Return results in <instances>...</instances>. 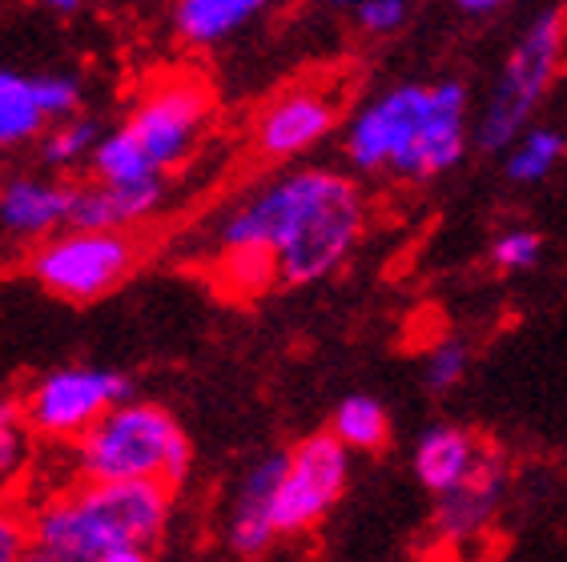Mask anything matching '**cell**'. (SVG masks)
Here are the masks:
<instances>
[{
  "mask_svg": "<svg viewBox=\"0 0 567 562\" xmlns=\"http://www.w3.org/2000/svg\"><path fill=\"white\" fill-rule=\"evenodd\" d=\"M89 174L101 185H137V181H153V177H165L153 169L150 157L142 153V145L125 133V125H117V129H110L101 137L97 153L89 162Z\"/></svg>",
  "mask_w": 567,
  "mask_h": 562,
  "instance_id": "cell-19",
  "label": "cell"
},
{
  "mask_svg": "<svg viewBox=\"0 0 567 562\" xmlns=\"http://www.w3.org/2000/svg\"><path fill=\"white\" fill-rule=\"evenodd\" d=\"M218 281L234 298H258L278 285V261L262 249H226L218 253Z\"/></svg>",
  "mask_w": 567,
  "mask_h": 562,
  "instance_id": "cell-21",
  "label": "cell"
},
{
  "mask_svg": "<svg viewBox=\"0 0 567 562\" xmlns=\"http://www.w3.org/2000/svg\"><path fill=\"white\" fill-rule=\"evenodd\" d=\"M101 137H105V129H101L97 121L89 117V113H76V117L49 125V133H44L41 145H37V153H41V162L49 165L53 174H69V169H81V165L93 162Z\"/></svg>",
  "mask_w": 567,
  "mask_h": 562,
  "instance_id": "cell-17",
  "label": "cell"
},
{
  "mask_svg": "<svg viewBox=\"0 0 567 562\" xmlns=\"http://www.w3.org/2000/svg\"><path fill=\"white\" fill-rule=\"evenodd\" d=\"M330 434L339 438L347 450H382L386 438H391V418L382 410V402L367 398V394H350L334 410V422H330Z\"/></svg>",
  "mask_w": 567,
  "mask_h": 562,
  "instance_id": "cell-20",
  "label": "cell"
},
{
  "mask_svg": "<svg viewBox=\"0 0 567 562\" xmlns=\"http://www.w3.org/2000/svg\"><path fill=\"white\" fill-rule=\"evenodd\" d=\"M49 125L53 121H49L41 93H37V73L0 65V153L41 145Z\"/></svg>",
  "mask_w": 567,
  "mask_h": 562,
  "instance_id": "cell-15",
  "label": "cell"
},
{
  "mask_svg": "<svg viewBox=\"0 0 567 562\" xmlns=\"http://www.w3.org/2000/svg\"><path fill=\"white\" fill-rule=\"evenodd\" d=\"M76 181L44 174H12L0 181V229L9 238L49 241L73 221Z\"/></svg>",
  "mask_w": 567,
  "mask_h": 562,
  "instance_id": "cell-10",
  "label": "cell"
},
{
  "mask_svg": "<svg viewBox=\"0 0 567 562\" xmlns=\"http://www.w3.org/2000/svg\"><path fill=\"white\" fill-rule=\"evenodd\" d=\"M165 201V177L137 185H101V181H76L73 197V221L69 229H89V233H130V226L157 214Z\"/></svg>",
  "mask_w": 567,
  "mask_h": 562,
  "instance_id": "cell-12",
  "label": "cell"
},
{
  "mask_svg": "<svg viewBox=\"0 0 567 562\" xmlns=\"http://www.w3.org/2000/svg\"><path fill=\"white\" fill-rule=\"evenodd\" d=\"M406 4L403 0H362L354 9V21L367 29V33H394L406 24Z\"/></svg>",
  "mask_w": 567,
  "mask_h": 562,
  "instance_id": "cell-28",
  "label": "cell"
},
{
  "mask_svg": "<svg viewBox=\"0 0 567 562\" xmlns=\"http://www.w3.org/2000/svg\"><path fill=\"white\" fill-rule=\"evenodd\" d=\"M483 458V443L475 434L458 430V426H435V430L423 434V443L415 450V475L431 495H455L480 475Z\"/></svg>",
  "mask_w": 567,
  "mask_h": 562,
  "instance_id": "cell-14",
  "label": "cell"
},
{
  "mask_svg": "<svg viewBox=\"0 0 567 562\" xmlns=\"http://www.w3.org/2000/svg\"><path fill=\"white\" fill-rule=\"evenodd\" d=\"M262 12V0H182L174 9V33L186 44H218Z\"/></svg>",
  "mask_w": 567,
  "mask_h": 562,
  "instance_id": "cell-16",
  "label": "cell"
},
{
  "mask_svg": "<svg viewBox=\"0 0 567 562\" xmlns=\"http://www.w3.org/2000/svg\"><path fill=\"white\" fill-rule=\"evenodd\" d=\"M463 108H467V89L458 81H443L431 89V121L423 125L411 145L394 157L399 177H435L463 157Z\"/></svg>",
  "mask_w": 567,
  "mask_h": 562,
  "instance_id": "cell-11",
  "label": "cell"
},
{
  "mask_svg": "<svg viewBox=\"0 0 567 562\" xmlns=\"http://www.w3.org/2000/svg\"><path fill=\"white\" fill-rule=\"evenodd\" d=\"M189 438L157 402L130 398L113 406L76 443L81 482H157L174 490L189 475Z\"/></svg>",
  "mask_w": 567,
  "mask_h": 562,
  "instance_id": "cell-2",
  "label": "cell"
},
{
  "mask_svg": "<svg viewBox=\"0 0 567 562\" xmlns=\"http://www.w3.org/2000/svg\"><path fill=\"white\" fill-rule=\"evenodd\" d=\"M539 249H544L539 233H532V229H512V233H503V238L495 241L492 258L503 270H532L535 261H539Z\"/></svg>",
  "mask_w": 567,
  "mask_h": 562,
  "instance_id": "cell-26",
  "label": "cell"
},
{
  "mask_svg": "<svg viewBox=\"0 0 567 562\" xmlns=\"http://www.w3.org/2000/svg\"><path fill=\"white\" fill-rule=\"evenodd\" d=\"M495 470H499V462L487 455L480 466V475L471 478L467 487L443 498L439 527L447 530V534H463V530H475L487 522V514L495 510V498H499V478H495Z\"/></svg>",
  "mask_w": 567,
  "mask_h": 562,
  "instance_id": "cell-18",
  "label": "cell"
},
{
  "mask_svg": "<svg viewBox=\"0 0 567 562\" xmlns=\"http://www.w3.org/2000/svg\"><path fill=\"white\" fill-rule=\"evenodd\" d=\"M130 402V378L110 366H56L24 389L29 430L49 443H81L113 406Z\"/></svg>",
  "mask_w": 567,
  "mask_h": 562,
  "instance_id": "cell-3",
  "label": "cell"
},
{
  "mask_svg": "<svg viewBox=\"0 0 567 562\" xmlns=\"http://www.w3.org/2000/svg\"><path fill=\"white\" fill-rule=\"evenodd\" d=\"M564 145L567 140L551 129L527 133V140H519V149H515L512 162H507V177H515V181H539V177H547V169L556 165Z\"/></svg>",
  "mask_w": 567,
  "mask_h": 562,
  "instance_id": "cell-23",
  "label": "cell"
},
{
  "mask_svg": "<svg viewBox=\"0 0 567 562\" xmlns=\"http://www.w3.org/2000/svg\"><path fill=\"white\" fill-rule=\"evenodd\" d=\"M286 462H290V450H278V455H266L262 462H254L246 470L226 522L234 551L262 554L278 539V530H274V498H278V487H282Z\"/></svg>",
  "mask_w": 567,
  "mask_h": 562,
  "instance_id": "cell-13",
  "label": "cell"
},
{
  "mask_svg": "<svg viewBox=\"0 0 567 562\" xmlns=\"http://www.w3.org/2000/svg\"><path fill=\"white\" fill-rule=\"evenodd\" d=\"M101 562H153L150 551H117V554H105Z\"/></svg>",
  "mask_w": 567,
  "mask_h": 562,
  "instance_id": "cell-29",
  "label": "cell"
},
{
  "mask_svg": "<svg viewBox=\"0 0 567 562\" xmlns=\"http://www.w3.org/2000/svg\"><path fill=\"white\" fill-rule=\"evenodd\" d=\"M334 121H339V97L327 85H295L258 113L254 145L270 162H286L315 149L334 129Z\"/></svg>",
  "mask_w": 567,
  "mask_h": 562,
  "instance_id": "cell-9",
  "label": "cell"
},
{
  "mask_svg": "<svg viewBox=\"0 0 567 562\" xmlns=\"http://www.w3.org/2000/svg\"><path fill=\"white\" fill-rule=\"evenodd\" d=\"M33 551V519L17 498H0V562H24Z\"/></svg>",
  "mask_w": 567,
  "mask_h": 562,
  "instance_id": "cell-25",
  "label": "cell"
},
{
  "mask_svg": "<svg viewBox=\"0 0 567 562\" xmlns=\"http://www.w3.org/2000/svg\"><path fill=\"white\" fill-rule=\"evenodd\" d=\"M431 121V89L423 85H399L382 93L379 101L362 108L347 133V157L359 165L362 174L394 165V157L423 133Z\"/></svg>",
  "mask_w": 567,
  "mask_h": 562,
  "instance_id": "cell-8",
  "label": "cell"
},
{
  "mask_svg": "<svg viewBox=\"0 0 567 562\" xmlns=\"http://www.w3.org/2000/svg\"><path fill=\"white\" fill-rule=\"evenodd\" d=\"M29 458H33V430L24 422L21 402L0 394V498L24 475Z\"/></svg>",
  "mask_w": 567,
  "mask_h": 562,
  "instance_id": "cell-22",
  "label": "cell"
},
{
  "mask_svg": "<svg viewBox=\"0 0 567 562\" xmlns=\"http://www.w3.org/2000/svg\"><path fill=\"white\" fill-rule=\"evenodd\" d=\"M347 446L334 434L318 430L310 438H302L290 450L282 487H278V498H274V530L278 534H302L318 519H327V510L347 490Z\"/></svg>",
  "mask_w": 567,
  "mask_h": 562,
  "instance_id": "cell-7",
  "label": "cell"
},
{
  "mask_svg": "<svg viewBox=\"0 0 567 562\" xmlns=\"http://www.w3.org/2000/svg\"><path fill=\"white\" fill-rule=\"evenodd\" d=\"M137 266V241L130 233H89L65 229L37 246L29 270L53 298L73 305L97 302L113 293Z\"/></svg>",
  "mask_w": 567,
  "mask_h": 562,
  "instance_id": "cell-4",
  "label": "cell"
},
{
  "mask_svg": "<svg viewBox=\"0 0 567 562\" xmlns=\"http://www.w3.org/2000/svg\"><path fill=\"white\" fill-rule=\"evenodd\" d=\"M37 93H41V105L53 125L76 117L81 101H85V89H81L76 73H37Z\"/></svg>",
  "mask_w": 567,
  "mask_h": 562,
  "instance_id": "cell-24",
  "label": "cell"
},
{
  "mask_svg": "<svg viewBox=\"0 0 567 562\" xmlns=\"http://www.w3.org/2000/svg\"><path fill=\"white\" fill-rule=\"evenodd\" d=\"M209 113H214V93L206 81L197 73H177L145 89V97L125 117V133L142 145L157 174H174L197 149Z\"/></svg>",
  "mask_w": 567,
  "mask_h": 562,
  "instance_id": "cell-5",
  "label": "cell"
},
{
  "mask_svg": "<svg viewBox=\"0 0 567 562\" xmlns=\"http://www.w3.org/2000/svg\"><path fill=\"white\" fill-rule=\"evenodd\" d=\"M463 370H467V346L463 342H443V346L431 354V366H426V386L431 389H451L463 382Z\"/></svg>",
  "mask_w": 567,
  "mask_h": 562,
  "instance_id": "cell-27",
  "label": "cell"
},
{
  "mask_svg": "<svg viewBox=\"0 0 567 562\" xmlns=\"http://www.w3.org/2000/svg\"><path fill=\"white\" fill-rule=\"evenodd\" d=\"M559 44H564V17L556 9L539 12L527 24L524 41L515 44L512 61H507L499 85L492 93V105L483 113V125H480L483 149H503V145H512L524 133L535 101L544 97L547 81L556 73Z\"/></svg>",
  "mask_w": 567,
  "mask_h": 562,
  "instance_id": "cell-6",
  "label": "cell"
},
{
  "mask_svg": "<svg viewBox=\"0 0 567 562\" xmlns=\"http://www.w3.org/2000/svg\"><path fill=\"white\" fill-rule=\"evenodd\" d=\"M24 562H65V559H56V554L37 551V547H33V551H29V559H24Z\"/></svg>",
  "mask_w": 567,
  "mask_h": 562,
  "instance_id": "cell-30",
  "label": "cell"
},
{
  "mask_svg": "<svg viewBox=\"0 0 567 562\" xmlns=\"http://www.w3.org/2000/svg\"><path fill=\"white\" fill-rule=\"evenodd\" d=\"M174 490L157 482H73L29 510L33 547L65 562L150 551L165 534Z\"/></svg>",
  "mask_w": 567,
  "mask_h": 562,
  "instance_id": "cell-1",
  "label": "cell"
}]
</instances>
